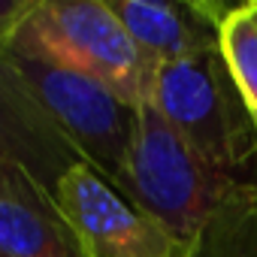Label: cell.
Segmentation results:
<instances>
[{"mask_svg": "<svg viewBox=\"0 0 257 257\" xmlns=\"http://www.w3.org/2000/svg\"><path fill=\"white\" fill-rule=\"evenodd\" d=\"M257 188V179H236L206 164L176 127L143 103L118 191L161 221L185 248H197L209 224L239 197Z\"/></svg>", "mask_w": 257, "mask_h": 257, "instance_id": "6da1fadb", "label": "cell"}, {"mask_svg": "<svg viewBox=\"0 0 257 257\" xmlns=\"http://www.w3.org/2000/svg\"><path fill=\"white\" fill-rule=\"evenodd\" d=\"M149 103L206 164L236 179H257L251 176L257 121L233 82L221 46L158 67Z\"/></svg>", "mask_w": 257, "mask_h": 257, "instance_id": "7a4b0ae2", "label": "cell"}, {"mask_svg": "<svg viewBox=\"0 0 257 257\" xmlns=\"http://www.w3.org/2000/svg\"><path fill=\"white\" fill-rule=\"evenodd\" d=\"M7 52L91 76L134 106L149 103L158 73L106 0H40Z\"/></svg>", "mask_w": 257, "mask_h": 257, "instance_id": "3957f363", "label": "cell"}, {"mask_svg": "<svg viewBox=\"0 0 257 257\" xmlns=\"http://www.w3.org/2000/svg\"><path fill=\"white\" fill-rule=\"evenodd\" d=\"M7 55L16 61L19 73L37 94V100L46 106V112L55 118V124L64 131V137L73 143V149L82 155V161L118 188L137 134L140 106L127 103L103 82L76 70L22 52Z\"/></svg>", "mask_w": 257, "mask_h": 257, "instance_id": "277c9868", "label": "cell"}, {"mask_svg": "<svg viewBox=\"0 0 257 257\" xmlns=\"http://www.w3.org/2000/svg\"><path fill=\"white\" fill-rule=\"evenodd\" d=\"M88 257H191L161 221L127 200L94 167L76 164L52 191Z\"/></svg>", "mask_w": 257, "mask_h": 257, "instance_id": "5b68a950", "label": "cell"}, {"mask_svg": "<svg viewBox=\"0 0 257 257\" xmlns=\"http://www.w3.org/2000/svg\"><path fill=\"white\" fill-rule=\"evenodd\" d=\"M0 161L28 170L49 191L85 164L7 52H0Z\"/></svg>", "mask_w": 257, "mask_h": 257, "instance_id": "8992f818", "label": "cell"}, {"mask_svg": "<svg viewBox=\"0 0 257 257\" xmlns=\"http://www.w3.org/2000/svg\"><path fill=\"white\" fill-rule=\"evenodd\" d=\"M0 257H88L55 194L0 161Z\"/></svg>", "mask_w": 257, "mask_h": 257, "instance_id": "52a82bcc", "label": "cell"}, {"mask_svg": "<svg viewBox=\"0 0 257 257\" xmlns=\"http://www.w3.org/2000/svg\"><path fill=\"white\" fill-rule=\"evenodd\" d=\"M124 31L152 67H164L221 46V4H155V0H106Z\"/></svg>", "mask_w": 257, "mask_h": 257, "instance_id": "ba28073f", "label": "cell"}, {"mask_svg": "<svg viewBox=\"0 0 257 257\" xmlns=\"http://www.w3.org/2000/svg\"><path fill=\"white\" fill-rule=\"evenodd\" d=\"M221 55L233 82L257 121V13L254 4H236L221 22Z\"/></svg>", "mask_w": 257, "mask_h": 257, "instance_id": "9c48e42d", "label": "cell"}, {"mask_svg": "<svg viewBox=\"0 0 257 257\" xmlns=\"http://www.w3.org/2000/svg\"><path fill=\"white\" fill-rule=\"evenodd\" d=\"M191 257H257V188L209 224Z\"/></svg>", "mask_w": 257, "mask_h": 257, "instance_id": "30bf717a", "label": "cell"}, {"mask_svg": "<svg viewBox=\"0 0 257 257\" xmlns=\"http://www.w3.org/2000/svg\"><path fill=\"white\" fill-rule=\"evenodd\" d=\"M40 0H0V52H7L22 25L34 16Z\"/></svg>", "mask_w": 257, "mask_h": 257, "instance_id": "8fae6325", "label": "cell"}, {"mask_svg": "<svg viewBox=\"0 0 257 257\" xmlns=\"http://www.w3.org/2000/svg\"><path fill=\"white\" fill-rule=\"evenodd\" d=\"M254 13H257V4H254Z\"/></svg>", "mask_w": 257, "mask_h": 257, "instance_id": "7c38bea8", "label": "cell"}]
</instances>
